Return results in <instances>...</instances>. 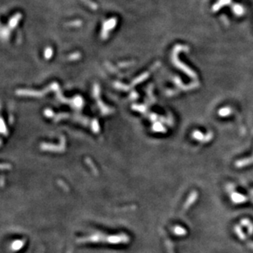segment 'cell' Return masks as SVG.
<instances>
[{"mask_svg":"<svg viewBox=\"0 0 253 253\" xmlns=\"http://www.w3.org/2000/svg\"><path fill=\"white\" fill-rule=\"evenodd\" d=\"M250 200H251V202H253V197H251V198H250Z\"/></svg>","mask_w":253,"mask_h":253,"instance_id":"52a82bcc","label":"cell"},{"mask_svg":"<svg viewBox=\"0 0 253 253\" xmlns=\"http://www.w3.org/2000/svg\"><path fill=\"white\" fill-rule=\"evenodd\" d=\"M241 224L243 226L246 227L247 228V231L250 234H252L253 233V224L251 223L248 219H243L241 220Z\"/></svg>","mask_w":253,"mask_h":253,"instance_id":"3957f363","label":"cell"},{"mask_svg":"<svg viewBox=\"0 0 253 253\" xmlns=\"http://www.w3.org/2000/svg\"><path fill=\"white\" fill-rule=\"evenodd\" d=\"M176 233H179V234H185L186 231L184 230V228H178V229H176Z\"/></svg>","mask_w":253,"mask_h":253,"instance_id":"5b68a950","label":"cell"},{"mask_svg":"<svg viewBox=\"0 0 253 253\" xmlns=\"http://www.w3.org/2000/svg\"><path fill=\"white\" fill-rule=\"evenodd\" d=\"M233 229H234V232H235V233L237 235V237H239L240 239L246 241V245H247V246H248L251 249V250H253V242H251V241H250V240L248 241V240L246 239V235H245L244 233L242 232L241 227L238 226V225H235L234 228H233Z\"/></svg>","mask_w":253,"mask_h":253,"instance_id":"7a4b0ae2","label":"cell"},{"mask_svg":"<svg viewBox=\"0 0 253 253\" xmlns=\"http://www.w3.org/2000/svg\"><path fill=\"white\" fill-rule=\"evenodd\" d=\"M250 193H251V196H252V197H253V189H252V190H251V192H250Z\"/></svg>","mask_w":253,"mask_h":253,"instance_id":"8992f818","label":"cell"},{"mask_svg":"<svg viewBox=\"0 0 253 253\" xmlns=\"http://www.w3.org/2000/svg\"><path fill=\"white\" fill-rule=\"evenodd\" d=\"M197 197H198V193H197V192L193 191V193H192V194H191L190 197H189V199L188 200V203L186 204V208H187L188 206H189V205H192V204L197 199Z\"/></svg>","mask_w":253,"mask_h":253,"instance_id":"277c9868","label":"cell"},{"mask_svg":"<svg viewBox=\"0 0 253 253\" xmlns=\"http://www.w3.org/2000/svg\"><path fill=\"white\" fill-rule=\"evenodd\" d=\"M230 198L231 200H232V202L235 204L244 203V202H246L247 200H249V197H247L246 196H244V195L241 194V193H237V192H233V193H231Z\"/></svg>","mask_w":253,"mask_h":253,"instance_id":"6da1fadb","label":"cell"}]
</instances>
